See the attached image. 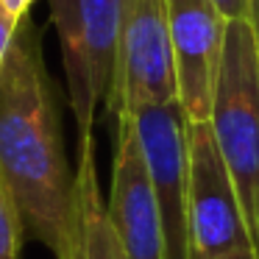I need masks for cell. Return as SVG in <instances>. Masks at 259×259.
<instances>
[{"label":"cell","mask_w":259,"mask_h":259,"mask_svg":"<svg viewBox=\"0 0 259 259\" xmlns=\"http://www.w3.org/2000/svg\"><path fill=\"white\" fill-rule=\"evenodd\" d=\"M0 170L25 237L39 240L56 259H75L78 173L64 153L56 90L28 17L20 20L0 64Z\"/></svg>","instance_id":"cell-1"},{"label":"cell","mask_w":259,"mask_h":259,"mask_svg":"<svg viewBox=\"0 0 259 259\" xmlns=\"http://www.w3.org/2000/svg\"><path fill=\"white\" fill-rule=\"evenodd\" d=\"M209 128L237 184L248 229L259 231V53L251 20L226 25Z\"/></svg>","instance_id":"cell-2"},{"label":"cell","mask_w":259,"mask_h":259,"mask_svg":"<svg viewBox=\"0 0 259 259\" xmlns=\"http://www.w3.org/2000/svg\"><path fill=\"white\" fill-rule=\"evenodd\" d=\"M59 34L67 95L78 140H90L95 112L109 101L117 73L123 0H48Z\"/></svg>","instance_id":"cell-3"},{"label":"cell","mask_w":259,"mask_h":259,"mask_svg":"<svg viewBox=\"0 0 259 259\" xmlns=\"http://www.w3.org/2000/svg\"><path fill=\"white\" fill-rule=\"evenodd\" d=\"M140 137L164 226L167 259H192L190 237V114L181 101L151 103L128 114Z\"/></svg>","instance_id":"cell-4"},{"label":"cell","mask_w":259,"mask_h":259,"mask_svg":"<svg viewBox=\"0 0 259 259\" xmlns=\"http://www.w3.org/2000/svg\"><path fill=\"white\" fill-rule=\"evenodd\" d=\"M167 101H179L167 0H123L117 73L106 112L120 117Z\"/></svg>","instance_id":"cell-5"},{"label":"cell","mask_w":259,"mask_h":259,"mask_svg":"<svg viewBox=\"0 0 259 259\" xmlns=\"http://www.w3.org/2000/svg\"><path fill=\"white\" fill-rule=\"evenodd\" d=\"M190 237L192 259H218L253 242L237 184L209 123L190 125Z\"/></svg>","instance_id":"cell-6"},{"label":"cell","mask_w":259,"mask_h":259,"mask_svg":"<svg viewBox=\"0 0 259 259\" xmlns=\"http://www.w3.org/2000/svg\"><path fill=\"white\" fill-rule=\"evenodd\" d=\"M106 212L125 259H167L156 192L128 114L114 117V159Z\"/></svg>","instance_id":"cell-7"},{"label":"cell","mask_w":259,"mask_h":259,"mask_svg":"<svg viewBox=\"0 0 259 259\" xmlns=\"http://www.w3.org/2000/svg\"><path fill=\"white\" fill-rule=\"evenodd\" d=\"M179 101L192 123H206L226 42V20L212 0H167Z\"/></svg>","instance_id":"cell-8"},{"label":"cell","mask_w":259,"mask_h":259,"mask_svg":"<svg viewBox=\"0 0 259 259\" xmlns=\"http://www.w3.org/2000/svg\"><path fill=\"white\" fill-rule=\"evenodd\" d=\"M78 253L75 259H125L106 212L95 164V140H78Z\"/></svg>","instance_id":"cell-9"},{"label":"cell","mask_w":259,"mask_h":259,"mask_svg":"<svg viewBox=\"0 0 259 259\" xmlns=\"http://www.w3.org/2000/svg\"><path fill=\"white\" fill-rule=\"evenodd\" d=\"M23 240V218H20L17 201H14L6 179H3V170H0V259H20Z\"/></svg>","instance_id":"cell-10"},{"label":"cell","mask_w":259,"mask_h":259,"mask_svg":"<svg viewBox=\"0 0 259 259\" xmlns=\"http://www.w3.org/2000/svg\"><path fill=\"white\" fill-rule=\"evenodd\" d=\"M214 9L223 14L226 23H234V20H251V6L253 0H212Z\"/></svg>","instance_id":"cell-11"},{"label":"cell","mask_w":259,"mask_h":259,"mask_svg":"<svg viewBox=\"0 0 259 259\" xmlns=\"http://www.w3.org/2000/svg\"><path fill=\"white\" fill-rule=\"evenodd\" d=\"M3 3V9H6L9 14H12L14 20H25L28 17V12H31V6H34V0H0Z\"/></svg>","instance_id":"cell-12"},{"label":"cell","mask_w":259,"mask_h":259,"mask_svg":"<svg viewBox=\"0 0 259 259\" xmlns=\"http://www.w3.org/2000/svg\"><path fill=\"white\" fill-rule=\"evenodd\" d=\"M218 259H259V251H256L253 242H248V245H240V248H234V251L223 253V256H218Z\"/></svg>","instance_id":"cell-13"},{"label":"cell","mask_w":259,"mask_h":259,"mask_svg":"<svg viewBox=\"0 0 259 259\" xmlns=\"http://www.w3.org/2000/svg\"><path fill=\"white\" fill-rule=\"evenodd\" d=\"M251 25H253V34H256V53H259V0H253L251 6Z\"/></svg>","instance_id":"cell-14"},{"label":"cell","mask_w":259,"mask_h":259,"mask_svg":"<svg viewBox=\"0 0 259 259\" xmlns=\"http://www.w3.org/2000/svg\"><path fill=\"white\" fill-rule=\"evenodd\" d=\"M256 251H259V231H256Z\"/></svg>","instance_id":"cell-15"}]
</instances>
